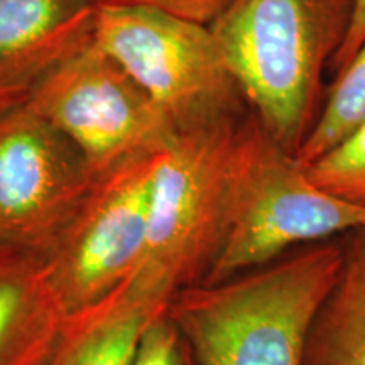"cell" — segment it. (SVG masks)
<instances>
[{"label":"cell","instance_id":"obj_1","mask_svg":"<svg viewBox=\"0 0 365 365\" xmlns=\"http://www.w3.org/2000/svg\"><path fill=\"white\" fill-rule=\"evenodd\" d=\"M341 237L171 296L166 317L196 365H307L313 322L339 276Z\"/></svg>","mask_w":365,"mask_h":365},{"label":"cell","instance_id":"obj_2","mask_svg":"<svg viewBox=\"0 0 365 365\" xmlns=\"http://www.w3.org/2000/svg\"><path fill=\"white\" fill-rule=\"evenodd\" d=\"M357 0H230L210 24L223 61L267 134L296 154L323 107V75Z\"/></svg>","mask_w":365,"mask_h":365},{"label":"cell","instance_id":"obj_3","mask_svg":"<svg viewBox=\"0 0 365 365\" xmlns=\"http://www.w3.org/2000/svg\"><path fill=\"white\" fill-rule=\"evenodd\" d=\"M257 117L250 110L176 132L158 156L137 284L170 303L203 284L230 230Z\"/></svg>","mask_w":365,"mask_h":365},{"label":"cell","instance_id":"obj_4","mask_svg":"<svg viewBox=\"0 0 365 365\" xmlns=\"http://www.w3.org/2000/svg\"><path fill=\"white\" fill-rule=\"evenodd\" d=\"M93 41L148 95L173 134L249 110L210 26L135 6H98Z\"/></svg>","mask_w":365,"mask_h":365},{"label":"cell","instance_id":"obj_5","mask_svg":"<svg viewBox=\"0 0 365 365\" xmlns=\"http://www.w3.org/2000/svg\"><path fill=\"white\" fill-rule=\"evenodd\" d=\"M365 228V207L314 185L257 118L242 166L230 230L205 282L276 261L289 250Z\"/></svg>","mask_w":365,"mask_h":365},{"label":"cell","instance_id":"obj_6","mask_svg":"<svg viewBox=\"0 0 365 365\" xmlns=\"http://www.w3.org/2000/svg\"><path fill=\"white\" fill-rule=\"evenodd\" d=\"M27 105L80 149L95 178L159 154L175 135L143 88L95 41L49 73Z\"/></svg>","mask_w":365,"mask_h":365},{"label":"cell","instance_id":"obj_7","mask_svg":"<svg viewBox=\"0 0 365 365\" xmlns=\"http://www.w3.org/2000/svg\"><path fill=\"white\" fill-rule=\"evenodd\" d=\"M158 156L134 159L95 178L43 257L63 314L107 298L134 277L148 240Z\"/></svg>","mask_w":365,"mask_h":365},{"label":"cell","instance_id":"obj_8","mask_svg":"<svg viewBox=\"0 0 365 365\" xmlns=\"http://www.w3.org/2000/svg\"><path fill=\"white\" fill-rule=\"evenodd\" d=\"M95 176L68 137L29 105L0 112V245L44 257Z\"/></svg>","mask_w":365,"mask_h":365},{"label":"cell","instance_id":"obj_9","mask_svg":"<svg viewBox=\"0 0 365 365\" xmlns=\"http://www.w3.org/2000/svg\"><path fill=\"white\" fill-rule=\"evenodd\" d=\"M97 0H0V112L93 41Z\"/></svg>","mask_w":365,"mask_h":365},{"label":"cell","instance_id":"obj_10","mask_svg":"<svg viewBox=\"0 0 365 365\" xmlns=\"http://www.w3.org/2000/svg\"><path fill=\"white\" fill-rule=\"evenodd\" d=\"M166 307L127 281L107 298L65 314L41 365H132L145 330Z\"/></svg>","mask_w":365,"mask_h":365},{"label":"cell","instance_id":"obj_11","mask_svg":"<svg viewBox=\"0 0 365 365\" xmlns=\"http://www.w3.org/2000/svg\"><path fill=\"white\" fill-rule=\"evenodd\" d=\"M63 318L44 259L0 245V365H41Z\"/></svg>","mask_w":365,"mask_h":365},{"label":"cell","instance_id":"obj_12","mask_svg":"<svg viewBox=\"0 0 365 365\" xmlns=\"http://www.w3.org/2000/svg\"><path fill=\"white\" fill-rule=\"evenodd\" d=\"M344 257L309 331L307 365H365V228L341 235Z\"/></svg>","mask_w":365,"mask_h":365},{"label":"cell","instance_id":"obj_13","mask_svg":"<svg viewBox=\"0 0 365 365\" xmlns=\"http://www.w3.org/2000/svg\"><path fill=\"white\" fill-rule=\"evenodd\" d=\"M365 120V43L331 80L317 124L294 158L308 168L346 139Z\"/></svg>","mask_w":365,"mask_h":365},{"label":"cell","instance_id":"obj_14","mask_svg":"<svg viewBox=\"0 0 365 365\" xmlns=\"http://www.w3.org/2000/svg\"><path fill=\"white\" fill-rule=\"evenodd\" d=\"M307 171L322 190L365 207V120Z\"/></svg>","mask_w":365,"mask_h":365},{"label":"cell","instance_id":"obj_15","mask_svg":"<svg viewBox=\"0 0 365 365\" xmlns=\"http://www.w3.org/2000/svg\"><path fill=\"white\" fill-rule=\"evenodd\" d=\"M132 365H196V362L164 312L145 330Z\"/></svg>","mask_w":365,"mask_h":365},{"label":"cell","instance_id":"obj_16","mask_svg":"<svg viewBox=\"0 0 365 365\" xmlns=\"http://www.w3.org/2000/svg\"><path fill=\"white\" fill-rule=\"evenodd\" d=\"M98 6H135L163 11L198 24L210 26L230 0H97Z\"/></svg>","mask_w":365,"mask_h":365},{"label":"cell","instance_id":"obj_17","mask_svg":"<svg viewBox=\"0 0 365 365\" xmlns=\"http://www.w3.org/2000/svg\"><path fill=\"white\" fill-rule=\"evenodd\" d=\"M365 43V0H357V9H355V17L350 27V33L346 36L344 46L340 51L331 59L328 70L331 71V76L335 78L344 68L349 65L354 54L359 51V48Z\"/></svg>","mask_w":365,"mask_h":365}]
</instances>
